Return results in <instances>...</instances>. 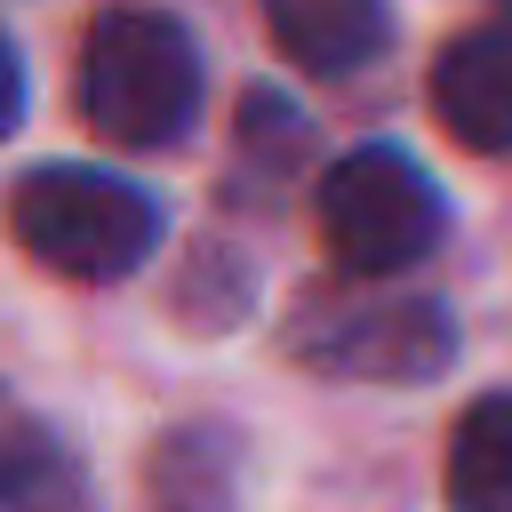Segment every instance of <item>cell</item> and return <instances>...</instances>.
I'll return each instance as SVG.
<instances>
[{"mask_svg": "<svg viewBox=\"0 0 512 512\" xmlns=\"http://www.w3.org/2000/svg\"><path fill=\"white\" fill-rule=\"evenodd\" d=\"M200 112V48L168 8H104L80 40V120L104 144L160 152Z\"/></svg>", "mask_w": 512, "mask_h": 512, "instance_id": "cell-1", "label": "cell"}, {"mask_svg": "<svg viewBox=\"0 0 512 512\" xmlns=\"http://www.w3.org/2000/svg\"><path fill=\"white\" fill-rule=\"evenodd\" d=\"M8 232L40 272L64 280H128L152 248H160V200L112 168H32L8 192Z\"/></svg>", "mask_w": 512, "mask_h": 512, "instance_id": "cell-2", "label": "cell"}, {"mask_svg": "<svg viewBox=\"0 0 512 512\" xmlns=\"http://www.w3.org/2000/svg\"><path fill=\"white\" fill-rule=\"evenodd\" d=\"M440 224H448V200L424 176V160H408L400 144H360L320 176V240L360 280L408 272L440 240Z\"/></svg>", "mask_w": 512, "mask_h": 512, "instance_id": "cell-3", "label": "cell"}, {"mask_svg": "<svg viewBox=\"0 0 512 512\" xmlns=\"http://www.w3.org/2000/svg\"><path fill=\"white\" fill-rule=\"evenodd\" d=\"M288 352L352 384H432L456 360V320L432 296H320L296 312Z\"/></svg>", "mask_w": 512, "mask_h": 512, "instance_id": "cell-4", "label": "cell"}, {"mask_svg": "<svg viewBox=\"0 0 512 512\" xmlns=\"http://www.w3.org/2000/svg\"><path fill=\"white\" fill-rule=\"evenodd\" d=\"M432 112L472 152H512V24H472L432 56Z\"/></svg>", "mask_w": 512, "mask_h": 512, "instance_id": "cell-5", "label": "cell"}, {"mask_svg": "<svg viewBox=\"0 0 512 512\" xmlns=\"http://www.w3.org/2000/svg\"><path fill=\"white\" fill-rule=\"evenodd\" d=\"M272 24V48L320 80L360 72L392 40V0H256Z\"/></svg>", "mask_w": 512, "mask_h": 512, "instance_id": "cell-6", "label": "cell"}, {"mask_svg": "<svg viewBox=\"0 0 512 512\" xmlns=\"http://www.w3.org/2000/svg\"><path fill=\"white\" fill-rule=\"evenodd\" d=\"M0 512H88L80 456L0 384Z\"/></svg>", "mask_w": 512, "mask_h": 512, "instance_id": "cell-7", "label": "cell"}, {"mask_svg": "<svg viewBox=\"0 0 512 512\" xmlns=\"http://www.w3.org/2000/svg\"><path fill=\"white\" fill-rule=\"evenodd\" d=\"M152 512H240L232 424H176L152 448Z\"/></svg>", "mask_w": 512, "mask_h": 512, "instance_id": "cell-8", "label": "cell"}, {"mask_svg": "<svg viewBox=\"0 0 512 512\" xmlns=\"http://www.w3.org/2000/svg\"><path fill=\"white\" fill-rule=\"evenodd\" d=\"M448 504L512 512V392H480L448 432Z\"/></svg>", "mask_w": 512, "mask_h": 512, "instance_id": "cell-9", "label": "cell"}, {"mask_svg": "<svg viewBox=\"0 0 512 512\" xmlns=\"http://www.w3.org/2000/svg\"><path fill=\"white\" fill-rule=\"evenodd\" d=\"M24 120V64H16V40L0 32V136Z\"/></svg>", "mask_w": 512, "mask_h": 512, "instance_id": "cell-10", "label": "cell"}, {"mask_svg": "<svg viewBox=\"0 0 512 512\" xmlns=\"http://www.w3.org/2000/svg\"><path fill=\"white\" fill-rule=\"evenodd\" d=\"M504 8H512V0H504Z\"/></svg>", "mask_w": 512, "mask_h": 512, "instance_id": "cell-11", "label": "cell"}]
</instances>
